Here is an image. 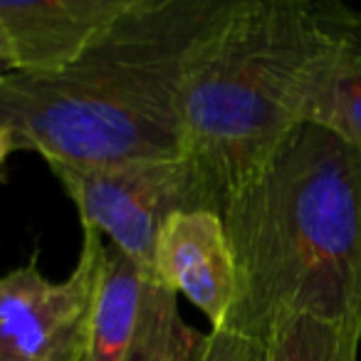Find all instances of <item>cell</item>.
Segmentation results:
<instances>
[{
	"instance_id": "cell-12",
	"label": "cell",
	"mask_w": 361,
	"mask_h": 361,
	"mask_svg": "<svg viewBox=\"0 0 361 361\" xmlns=\"http://www.w3.org/2000/svg\"><path fill=\"white\" fill-rule=\"evenodd\" d=\"M18 146H16V139H13V134L8 129H3L0 126V169H3V164H6V159L8 156L16 151Z\"/></svg>"
},
{
	"instance_id": "cell-5",
	"label": "cell",
	"mask_w": 361,
	"mask_h": 361,
	"mask_svg": "<svg viewBox=\"0 0 361 361\" xmlns=\"http://www.w3.org/2000/svg\"><path fill=\"white\" fill-rule=\"evenodd\" d=\"M106 245L85 228L72 275L52 282L37 260L0 277V361H85Z\"/></svg>"
},
{
	"instance_id": "cell-10",
	"label": "cell",
	"mask_w": 361,
	"mask_h": 361,
	"mask_svg": "<svg viewBox=\"0 0 361 361\" xmlns=\"http://www.w3.org/2000/svg\"><path fill=\"white\" fill-rule=\"evenodd\" d=\"M361 331L314 317H295L267 341V361H359Z\"/></svg>"
},
{
	"instance_id": "cell-2",
	"label": "cell",
	"mask_w": 361,
	"mask_h": 361,
	"mask_svg": "<svg viewBox=\"0 0 361 361\" xmlns=\"http://www.w3.org/2000/svg\"><path fill=\"white\" fill-rule=\"evenodd\" d=\"M221 218L238 272L221 329L265 346L295 317L361 331V151L302 121Z\"/></svg>"
},
{
	"instance_id": "cell-9",
	"label": "cell",
	"mask_w": 361,
	"mask_h": 361,
	"mask_svg": "<svg viewBox=\"0 0 361 361\" xmlns=\"http://www.w3.org/2000/svg\"><path fill=\"white\" fill-rule=\"evenodd\" d=\"M305 121L334 131L361 151V16L351 20L322 70Z\"/></svg>"
},
{
	"instance_id": "cell-11",
	"label": "cell",
	"mask_w": 361,
	"mask_h": 361,
	"mask_svg": "<svg viewBox=\"0 0 361 361\" xmlns=\"http://www.w3.org/2000/svg\"><path fill=\"white\" fill-rule=\"evenodd\" d=\"M201 361H267V346L231 329H211Z\"/></svg>"
},
{
	"instance_id": "cell-3",
	"label": "cell",
	"mask_w": 361,
	"mask_h": 361,
	"mask_svg": "<svg viewBox=\"0 0 361 361\" xmlns=\"http://www.w3.org/2000/svg\"><path fill=\"white\" fill-rule=\"evenodd\" d=\"M359 16L319 0H235L193 57L183 146L193 206L223 216L238 188L305 121L322 70Z\"/></svg>"
},
{
	"instance_id": "cell-6",
	"label": "cell",
	"mask_w": 361,
	"mask_h": 361,
	"mask_svg": "<svg viewBox=\"0 0 361 361\" xmlns=\"http://www.w3.org/2000/svg\"><path fill=\"white\" fill-rule=\"evenodd\" d=\"M206 344L154 270L106 247L85 361H201Z\"/></svg>"
},
{
	"instance_id": "cell-13",
	"label": "cell",
	"mask_w": 361,
	"mask_h": 361,
	"mask_svg": "<svg viewBox=\"0 0 361 361\" xmlns=\"http://www.w3.org/2000/svg\"><path fill=\"white\" fill-rule=\"evenodd\" d=\"M13 70H16V67H13L11 50H8V42H6V37H3V32H0V77L11 75Z\"/></svg>"
},
{
	"instance_id": "cell-7",
	"label": "cell",
	"mask_w": 361,
	"mask_h": 361,
	"mask_svg": "<svg viewBox=\"0 0 361 361\" xmlns=\"http://www.w3.org/2000/svg\"><path fill=\"white\" fill-rule=\"evenodd\" d=\"M154 275L193 302L211 329L226 326L235 305L238 272L223 218L203 208L166 218L154 247Z\"/></svg>"
},
{
	"instance_id": "cell-4",
	"label": "cell",
	"mask_w": 361,
	"mask_h": 361,
	"mask_svg": "<svg viewBox=\"0 0 361 361\" xmlns=\"http://www.w3.org/2000/svg\"><path fill=\"white\" fill-rule=\"evenodd\" d=\"M50 169L80 211L82 228L111 238V247L149 270H154L156 238L166 218L196 208L183 159L116 166L50 164Z\"/></svg>"
},
{
	"instance_id": "cell-1",
	"label": "cell",
	"mask_w": 361,
	"mask_h": 361,
	"mask_svg": "<svg viewBox=\"0 0 361 361\" xmlns=\"http://www.w3.org/2000/svg\"><path fill=\"white\" fill-rule=\"evenodd\" d=\"M235 0H134L72 65L0 77V126L50 164L180 159L193 57Z\"/></svg>"
},
{
	"instance_id": "cell-8",
	"label": "cell",
	"mask_w": 361,
	"mask_h": 361,
	"mask_svg": "<svg viewBox=\"0 0 361 361\" xmlns=\"http://www.w3.org/2000/svg\"><path fill=\"white\" fill-rule=\"evenodd\" d=\"M134 0H0V32L13 72H57L72 65Z\"/></svg>"
}]
</instances>
